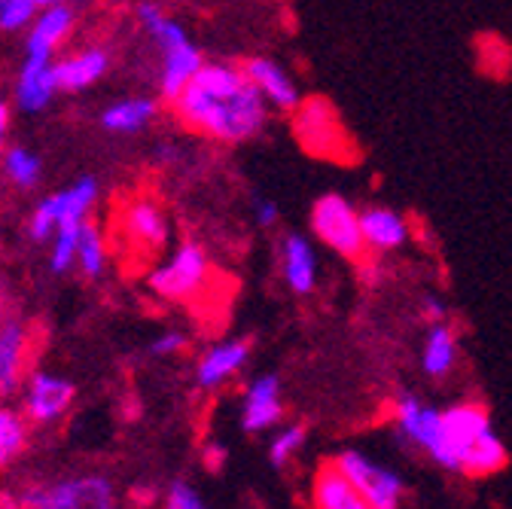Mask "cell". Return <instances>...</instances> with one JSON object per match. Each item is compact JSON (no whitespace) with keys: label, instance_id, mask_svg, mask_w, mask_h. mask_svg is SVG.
Wrapping results in <instances>:
<instances>
[{"label":"cell","instance_id":"obj_1","mask_svg":"<svg viewBox=\"0 0 512 509\" xmlns=\"http://www.w3.org/2000/svg\"><path fill=\"white\" fill-rule=\"evenodd\" d=\"M171 107L186 129L223 144L256 138L269 119L266 95L250 83L241 65L226 61H205Z\"/></svg>","mask_w":512,"mask_h":509},{"label":"cell","instance_id":"obj_2","mask_svg":"<svg viewBox=\"0 0 512 509\" xmlns=\"http://www.w3.org/2000/svg\"><path fill=\"white\" fill-rule=\"evenodd\" d=\"M138 22L141 28L153 37V43L159 46V95L162 101H174L205 65L202 52L192 46V40L186 37V31L165 16L156 4H141L138 7Z\"/></svg>","mask_w":512,"mask_h":509},{"label":"cell","instance_id":"obj_3","mask_svg":"<svg viewBox=\"0 0 512 509\" xmlns=\"http://www.w3.org/2000/svg\"><path fill=\"white\" fill-rule=\"evenodd\" d=\"M211 275L214 272H211V260L205 247L199 241H183L180 247H174L168 260H162L150 272L147 284L159 299L189 305L205 293Z\"/></svg>","mask_w":512,"mask_h":509},{"label":"cell","instance_id":"obj_4","mask_svg":"<svg viewBox=\"0 0 512 509\" xmlns=\"http://www.w3.org/2000/svg\"><path fill=\"white\" fill-rule=\"evenodd\" d=\"M311 229L327 247H333L339 257H345L351 263H366L369 247L363 238L360 211L345 196H339V193L320 196L311 208Z\"/></svg>","mask_w":512,"mask_h":509},{"label":"cell","instance_id":"obj_5","mask_svg":"<svg viewBox=\"0 0 512 509\" xmlns=\"http://www.w3.org/2000/svg\"><path fill=\"white\" fill-rule=\"evenodd\" d=\"M119 238L122 244L141 260H153L171 241V223L165 208L153 196H132L125 199L119 214Z\"/></svg>","mask_w":512,"mask_h":509},{"label":"cell","instance_id":"obj_6","mask_svg":"<svg viewBox=\"0 0 512 509\" xmlns=\"http://www.w3.org/2000/svg\"><path fill=\"white\" fill-rule=\"evenodd\" d=\"M98 199V183L92 177L77 180L74 186L61 189V193H52L49 199H43L34 214H31V235L37 241H52V235L58 229H83L89 223V211Z\"/></svg>","mask_w":512,"mask_h":509},{"label":"cell","instance_id":"obj_7","mask_svg":"<svg viewBox=\"0 0 512 509\" xmlns=\"http://www.w3.org/2000/svg\"><path fill=\"white\" fill-rule=\"evenodd\" d=\"M485 430H491V421H488V412L476 403L442 409V439L430 458L445 470L464 473L467 455Z\"/></svg>","mask_w":512,"mask_h":509},{"label":"cell","instance_id":"obj_8","mask_svg":"<svg viewBox=\"0 0 512 509\" xmlns=\"http://www.w3.org/2000/svg\"><path fill=\"white\" fill-rule=\"evenodd\" d=\"M296 138L308 153L324 159H339L348 150V135L327 98H308L296 107Z\"/></svg>","mask_w":512,"mask_h":509},{"label":"cell","instance_id":"obj_9","mask_svg":"<svg viewBox=\"0 0 512 509\" xmlns=\"http://www.w3.org/2000/svg\"><path fill=\"white\" fill-rule=\"evenodd\" d=\"M333 464L360 488V494L369 500L372 509H400L403 506L406 485L394 470L381 467L378 461H372L363 452H342Z\"/></svg>","mask_w":512,"mask_h":509},{"label":"cell","instance_id":"obj_10","mask_svg":"<svg viewBox=\"0 0 512 509\" xmlns=\"http://www.w3.org/2000/svg\"><path fill=\"white\" fill-rule=\"evenodd\" d=\"M74 403V385L52 372H34L25 385V418L34 424H52Z\"/></svg>","mask_w":512,"mask_h":509},{"label":"cell","instance_id":"obj_11","mask_svg":"<svg viewBox=\"0 0 512 509\" xmlns=\"http://www.w3.org/2000/svg\"><path fill=\"white\" fill-rule=\"evenodd\" d=\"M31 351V333L19 317H7V324L0 327V400L13 397L22 388L25 366Z\"/></svg>","mask_w":512,"mask_h":509},{"label":"cell","instance_id":"obj_12","mask_svg":"<svg viewBox=\"0 0 512 509\" xmlns=\"http://www.w3.org/2000/svg\"><path fill=\"white\" fill-rule=\"evenodd\" d=\"M284 418V403H281V378L278 375H260L250 381L244 391V406H241V430L244 433H263L275 427Z\"/></svg>","mask_w":512,"mask_h":509},{"label":"cell","instance_id":"obj_13","mask_svg":"<svg viewBox=\"0 0 512 509\" xmlns=\"http://www.w3.org/2000/svg\"><path fill=\"white\" fill-rule=\"evenodd\" d=\"M394 418H397V427L400 433L424 449L427 455H433V449L442 439V412L433 409V406H424L418 397L412 394H403L397 403H394Z\"/></svg>","mask_w":512,"mask_h":509},{"label":"cell","instance_id":"obj_14","mask_svg":"<svg viewBox=\"0 0 512 509\" xmlns=\"http://www.w3.org/2000/svg\"><path fill=\"white\" fill-rule=\"evenodd\" d=\"M241 68L250 77V83L266 95V101L272 107H278L284 113H290V110L296 113L302 98H299L296 83L290 80V74L281 65H275L272 58H263V55H250V58L241 61Z\"/></svg>","mask_w":512,"mask_h":509},{"label":"cell","instance_id":"obj_15","mask_svg":"<svg viewBox=\"0 0 512 509\" xmlns=\"http://www.w3.org/2000/svg\"><path fill=\"white\" fill-rule=\"evenodd\" d=\"M247 357H250V342L247 339H229V342L211 345L202 354L199 366H196L199 388H205V391L223 388L229 378H235L244 369Z\"/></svg>","mask_w":512,"mask_h":509},{"label":"cell","instance_id":"obj_16","mask_svg":"<svg viewBox=\"0 0 512 509\" xmlns=\"http://www.w3.org/2000/svg\"><path fill=\"white\" fill-rule=\"evenodd\" d=\"M58 89L55 65L49 58H25V65L16 80V107L22 113H40L49 107L52 95Z\"/></svg>","mask_w":512,"mask_h":509},{"label":"cell","instance_id":"obj_17","mask_svg":"<svg viewBox=\"0 0 512 509\" xmlns=\"http://www.w3.org/2000/svg\"><path fill=\"white\" fill-rule=\"evenodd\" d=\"M71 28H74V10L71 7H64V4L43 7L28 28V43H25L28 58H49L52 61V52L68 40Z\"/></svg>","mask_w":512,"mask_h":509},{"label":"cell","instance_id":"obj_18","mask_svg":"<svg viewBox=\"0 0 512 509\" xmlns=\"http://www.w3.org/2000/svg\"><path fill=\"white\" fill-rule=\"evenodd\" d=\"M107 71H110V52L101 46H89L80 49L77 55L55 61V77L61 92H83L95 86Z\"/></svg>","mask_w":512,"mask_h":509},{"label":"cell","instance_id":"obj_19","mask_svg":"<svg viewBox=\"0 0 512 509\" xmlns=\"http://www.w3.org/2000/svg\"><path fill=\"white\" fill-rule=\"evenodd\" d=\"M311 500L314 509H372L360 488L336 464H324L314 473Z\"/></svg>","mask_w":512,"mask_h":509},{"label":"cell","instance_id":"obj_20","mask_svg":"<svg viewBox=\"0 0 512 509\" xmlns=\"http://www.w3.org/2000/svg\"><path fill=\"white\" fill-rule=\"evenodd\" d=\"M360 226H363L366 247L372 253H388V250H397L409 241V223L394 208L372 205V208L360 211Z\"/></svg>","mask_w":512,"mask_h":509},{"label":"cell","instance_id":"obj_21","mask_svg":"<svg viewBox=\"0 0 512 509\" xmlns=\"http://www.w3.org/2000/svg\"><path fill=\"white\" fill-rule=\"evenodd\" d=\"M281 272H284L287 287L296 296H305V293L314 290V284H317V257H314V247H311V241L305 235H299V232L284 235Z\"/></svg>","mask_w":512,"mask_h":509},{"label":"cell","instance_id":"obj_22","mask_svg":"<svg viewBox=\"0 0 512 509\" xmlns=\"http://www.w3.org/2000/svg\"><path fill=\"white\" fill-rule=\"evenodd\" d=\"M156 113H159V101H153V98H125V101L110 104L101 113V125L116 135H135V132L147 129V125L156 119Z\"/></svg>","mask_w":512,"mask_h":509},{"label":"cell","instance_id":"obj_23","mask_svg":"<svg viewBox=\"0 0 512 509\" xmlns=\"http://www.w3.org/2000/svg\"><path fill=\"white\" fill-rule=\"evenodd\" d=\"M424 372L430 378H445L458 363V336L448 324H430L427 342H424V354H421Z\"/></svg>","mask_w":512,"mask_h":509},{"label":"cell","instance_id":"obj_24","mask_svg":"<svg viewBox=\"0 0 512 509\" xmlns=\"http://www.w3.org/2000/svg\"><path fill=\"white\" fill-rule=\"evenodd\" d=\"M503 467H506V445L500 442V436L494 430H485L467 455L464 473L467 476H491Z\"/></svg>","mask_w":512,"mask_h":509},{"label":"cell","instance_id":"obj_25","mask_svg":"<svg viewBox=\"0 0 512 509\" xmlns=\"http://www.w3.org/2000/svg\"><path fill=\"white\" fill-rule=\"evenodd\" d=\"M25 439H28V421L22 418V412L0 406V470L25 449Z\"/></svg>","mask_w":512,"mask_h":509},{"label":"cell","instance_id":"obj_26","mask_svg":"<svg viewBox=\"0 0 512 509\" xmlns=\"http://www.w3.org/2000/svg\"><path fill=\"white\" fill-rule=\"evenodd\" d=\"M77 266L86 278H101L107 269V241L101 235L98 226L86 223L83 235H80V247H77Z\"/></svg>","mask_w":512,"mask_h":509},{"label":"cell","instance_id":"obj_27","mask_svg":"<svg viewBox=\"0 0 512 509\" xmlns=\"http://www.w3.org/2000/svg\"><path fill=\"white\" fill-rule=\"evenodd\" d=\"M0 168H4L10 183H16L19 189H31L40 183V159L25 147H10L4 153V165Z\"/></svg>","mask_w":512,"mask_h":509},{"label":"cell","instance_id":"obj_28","mask_svg":"<svg viewBox=\"0 0 512 509\" xmlns=\"http://www.w3.org/2000/svg\"><path fill=\"white\" fill-rule=\"evenodd\" d=\"M305 439H308V430H305V424H290V427H284L272 442H269V461H272V467H287L296 455H299V449L305 445Z\"/></svg>","mask_w":512,"mask_h":509},{"label":"cell","instance_id":"obj_29","mask_svg":"<svg viewBox=\"0 0 512 509\" xmlns=\"http://www.w3.org/2000/svg\"><path fill=\"white\" fill-rule=\"evenodd\" d=\"M40 10H43L40 0H0V28L22 31L37 19Z\"/></svg>","mask_w":512,"mask_h":509},{"label":"cell","instance_id":"obj_30","mask_svg":"<svg viewBox=\"0 0 512 509\" xmlns=\"http://www.w3.org/2000/svg\"><path fill=\"white\" fill-rule=\"evenodd\" d=\"M165 509H208V506L186 482H174L165 494Z\"/></svg>","mask_w":512,"mask_h":509},{"label":"cell","instance_id":"obj_31","mask_svg":"<svg viewBox=\"0 0 512 509\" xmlns=\"http://www.w3.org/2000/svg\"><path fill=\"white\" fill-rule=\"evenodd\" d=\"M186 348V336L180 333V330H168V333H162L159 339H153V345H150V351L156 354V357H168V354H177V351H183Z\"/></svg>","mask_w":512,"mask_h":509},{"label":"cell","instance_id":"obj_32","mask_svg":"<svg viewBox=\"0 0 512 509\" xmlns=\"http://www.w3.org/2000/svg\"><path fill=\"white\" fill-rule=\"evenodd\" d=\"M253 214H256V223H260V226H275L281 220V211H278V205L272 199H256Z\"/></svg>","mask_w":512,"mask_h":509},{"label":"cell","instance_id":"obj_33","mask_svg":"<svg viewBox=\"0 0 512 509\" xmlns=\"http://www.w3.org/2000/svg\"><path fill=\"white\" fill-rule=\"evenodd\" d=\"M205 464H208V470H223V464H226V445L223 442H211L208 445Z\"/></svg>","mask_w":512,"mask_h":509},{"label":"cell","instance_id":"obj_34","mask_svg":"<svg viewBox=\"0 0 512 509\" xmlns=\"http://www.w3.org/2000/svg\"><path fill=\"white\" fill-rule=\"evenodd\" d=\"M424 317L430 324H439V321H445V305L436 299V296H427L424 299Z\"/></svg>","mask_w":512,"mask_h":509},{"label":"cell","instance_id":"obj_35","mask_svg":"<svg viewBox=\"0 0 512 509\" xmlns=\"http://www.w3.org/2000/svg\"><path fill=\"white\" fill-rule=\"evenodd\" d=\"M7 125H10V104L4 95H0V138L7 135Z\"/></svg>","mask_w":512,"mask_h":509},{"label":"cell","instance_id":"obj_36","mask_svg":"<svg viewBox=\"0 0 512 509\" xmlns=\"http://www.w3.org/2000/svg\"><path fill=\"white\" fill-rule=\"evenodd\" d=\"M7 317H10V311H7V290H4V284H0V327L7 324Z\"/></svg>","mask_w":512,"mask_h":509},{"label":"cell","instance_id":"obj_37","mask_svg":"<svg viewBox=\"0 0 512 509\" xmlns=\"http://www.w3.org/2000/svg\"><path fill=\"white\" fill-rule=\"evenodd\" d=\"M43 7H55V4H68V0H40Z\"/></svg>","mask_w":512,"mask_h":509},{"label":"cell","instance_id":"obj_38","mask_svg":"<svg viewBox=\"0 0 512 509\" xmlns=\"http://www.w3.org/2000/svg\"><path fill=\"white\" fill-rule=\"evenodd\" d=\"M4 153H7V147H4V138H0V165H4Z\"/></svg>","mask_w":512,"mask_h":509}]
</instances>
